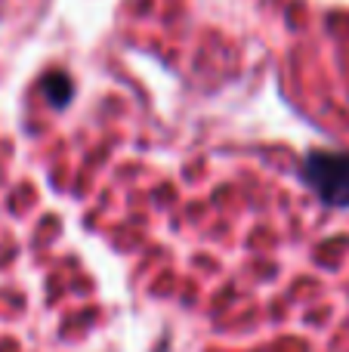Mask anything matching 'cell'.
Masks as SVG:
<instances>
[{
  "label": "cell",
  "mask_w": 349,
  "mask_h": 352,
  "mask_svg": "<svg viewBox=\"0 0 349 352\" xmlns=\"http://www.w3.org/2000/svg\"><path fill=\"white\" fill-rule=\"evenodd\" d=\"M41 87H43V96H47V102L56 105V109H65L68 99H71V93H74L71 80H68L65 74H47Z\"/></svg>",
  "instance_id": "cell-2"
},
{
  "label": "cell",
  "mask_w": 349,
  "mask_h": 352,
  "mask_svg": "<svg viewBox=\"0 0 349 352\" xmlns=\"http://www.w3.org/2000/svg\"><path fill=\"white\" fill-rule=\"evenodd\" d=\"M300 179L328 207H349V152H309L300 164Z\"/></svg>",
  "instance_id": "cell-1"
}]
</instances>
